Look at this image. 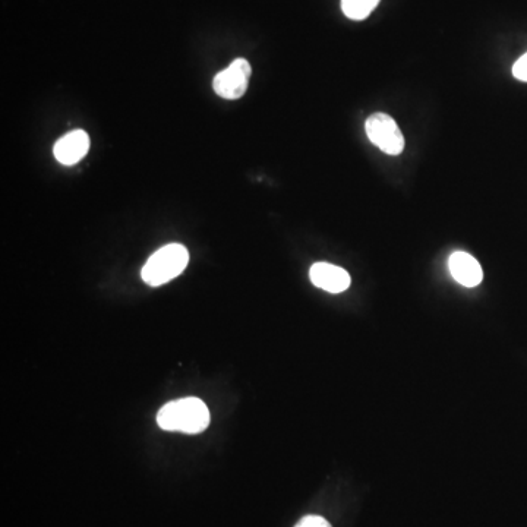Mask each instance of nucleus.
<instances>
[{"mask_svg":"<svg viewBox=\"0 0 527 527\" xmlns=\"http://www.w3.org/2000/svg\"><path fill=\"white\" fill-rule=\"evenodd\" d=\"M157 424L164 431L200 434L210 425V410L197 397L167 403L157 413Z\"/></svg>","mask_w":527,"mask_h":527,"instance_id":"f257e3e1","label":"nucleus"},{"mask_svg":"<svg viewBox=\"0 0 527 527\" xmlns=\"http://www.w3.org/2000/svg\"><path fill=\"white\" fill-rule=\"evenodd\" d=\"M189 263V252L181 244L163 246L151 255L150 260L142 268V280L148 286H162L170 280L181 276Z\"/></svg>","mask_w":527,"mask_h":527,"instance_id":"f03ea898","label":"nucleus"},{"mask_svg":"<svg viewBox=\"0 0 527 527\" xmlns=\"http://www.w3.org/2000/svg\"><path fill=\"white\" fill-rule=\"evenodd\" d=\"M365 131L369 141L388 156H399L405 150V137L399 125L386 113H374L369 116L366 119Z\"/></svg>","mask_w":527,"mask_h":527,"instance_id":"7ed1b4c3","label":"nucleus"},{"mask_svg":"<svg viewBox=\"0 0 527 527\" xmlns=\"http://www.w3.org/2000/svg\"><path fill=\"white\" fill-rule=\"evenodd\" d=\"M252 68L246 59H236L229 68L214 77L213 87L217 96L226 100H238L244 97L251 78Z\"/></svg>","mask_w":527,"mask_h":527,"instance_id":"20e7f679","label":"nucleus"},{"mask_svg":"<svg viewBox=\"0 0 527 527\" xmlns=\"http://www.w3.org/2000/svg\"><path fill=\"white\" fill-rule=\"evenodd\" d=\"M90 150V137L87 132L72 131L62 137L56 142L53 153H55L56 160L65 166H74L84 159L85 154Z\"/></svg>","mask_w":527,"mask_h":527,"instance_id":"39448f33","label":"nucleus"},{"mask_svg":"<svg viewBox=\"0 0 527 527\" xmlns=\"http://www.w3.org/2000/svg\"><path fill=\"white\" fill-rule=\"evenodd\" d=\"M309 277L314 286L320 287L325 292L342 293L349 289L350 276L346 270L337 265L317 263L309 270Z\"/></svg>","mask_w":527,"mask_h":527,"instance_id":"423d86ee","label":"nucleus"},{"mask_svg":"<svg viewBox=\"0 0 527 527\" xmlns=\"http://www.w3.org/2000/svg\"><path fill=\"white\" fill-rule=\"evenodd\" d=\"M451 276L466 287H475L484 279V271L476 258L467 252H454L448 260Z\"/></svg>","mask_w":527,"mask_h":527,"instance_id":"0eeeda50","label":"nucleus"},{"mask_svg":"<svg viewBox=\"0 0 527 527\" xmlns=\"http://www.w3.org/2000/svg\"><path fill=\"white\" fill-rule=\"evenodd\" d=\"M380 0H342V11L353 21H362L372 14Z\"/></svg>","mask_w":527,"mask_h":527,"instance_id":"6e6552de","label":"nucleus"},{"mask_svg":"<svg viewBox=\"0 0 527 527\" xmlns=\"http://www.w3.org/2000/svg\"><path fill=\"white\" fill-rule=\"evenodd\" d=\"M295 527H333L324 517L321 516H305L304 519L299 520Z\"/></svg>","mask_w":527,"mask_h":527,"instance_id":"1a4fd4ad","label":"nucleus"},{"mask_svg":"<svg viewBox=\"0 0 527 527\" xmlns=\"http://www.w3.org/2000/svg\"><path fill=\"white\" fill-rule=\"evenodd\" d=\"M513 75L517 80L527 82V53L514 63Z\"/></svg>","mask_w":527,"mask_h":527,"instance_id":"9d476101","label":"nucleus"}]
</instances>
